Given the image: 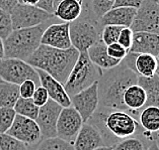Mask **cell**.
Masks as SVG:
<instances>
[{
	"mask_svg": "<svg viewBox=\"0 0 159 150\" xmlns=\"http://www.w3.org/2000/svg\"><path fill=\"white\" fill-rule=\"evenodd\" d=\"M149 138H150V139H153L154 141H155V140H157V139H159V131H158L157 133H155V134H152V135H151Z\"/></svg>",
	"mask_w": 159,
	"mask_h": 150,
	"instance_id": "cell-46",
	"label": "cell"
},
{
	"mask_svg": "<svg viewBox=\"0 0 159 150\" xmlns=\"http://www.w3.org/2000/svg\"><path fill=\"white\" fill-rule=\"evenodd\" d=\"M102 71L91 63L87 52H80L67 81L63 85L69 97L86 89L92 84L98 82Z\"/></svg>",
	"mask_w": 159,
	"mask_h": 150,
	"instance_id": "cell-5",
	"label": "cell"
},
{
	"mask_svg": "<svg viewBox=\"0 0 159 150\" xmlns=\"http://www.w3.org/2000/svg\"><path fill=\"white\" fill-rule=\"evenodd\" d=\"M95 150H112V146H107V145L100 146V147L96 148Z\"/></svg>",
	"mask_w": 159,
	"mask_h": 150,
	"instance_id": "cell-44",
	"label": "cell"
},
{
	"mask_svg": "<svg viewBox=\"0 0 159 150\" xmlns=\"http://www.w3.org/2000/svg\"><path fill=\"white\" fill-rule=\"evenodd\" d=\"M49 99L50 98H49L47 91H46L45 88H43L42 86H38L36 88V90H34V95L32 97V100L34 101V103L36 104L39 108H41L42 106H44L45 104L48 102Z\"/></svg>",
	"mask_w": 159,
	"mask_h": 150,
	"instance_id": "cell-36",
	"label": "cell"
},
{
	"mask_svg": "<svg viewBox=\"0 0 159 150\" xmlns=\"http://www.w3.org/2000/svg\"><path fill=\"white\" fill-rule=\"evenodd\" d=\"M0 79L3 82L14 84L19 86L26 80H30L38 86H40V78L34 68L26 61L17 59L0 60Z\"/></svg>",
	"mask_w": 159,
	"mask_h": 150,
	"instance_id": "cell-7",
	"label": "cell"
},
{
	"mask_svg": "<svg viewBox=\"0 0 159 150\" xmlns=\"http://www.w3.org/2000/svg\"><path fill=\"white\" fill-rule=\"evenodd\" d=\"M18 87H19V95H20V98L30 99L33 97L34 92L37 88V85L34 84L33 81L26 80L24 83H21L19 85Z\"/></svg>",
	"mask_w": 159,
	"mask_h": 150,
	"instance_id": "cell-37",
	"label": "cell"
},
{
	"mask_svg": "<svg viewBox=\"0 0 159 150\" xmlns=\"http://www.w3.org/2000/svg\"><path fill=\"white\" fill-rule=\"evenodd\" d=\"M18 4L17 0H0V9L6 11L10 14L12 9Z\"/></svg>",
	"mask_w": 159,
	"mask_h": 150,
	"instance_id": "cell-40",
	"label": "cell"
},
{
	"mask_svg": "<svg viewBox=\"0 0 159 150\" xmlns=\"http://www.w3.org/2000/svg\"><path fill=\"white\" fill-rule=\"evenodd\" d=\"M123 27L116 25H106L102 26V32H100V40L104 44L110 45L115 42H118L119 35L121 33V30Z\"/></svg>",
	"mask_w": 159,
	"mask_h": 150,
	"instance_id": "cell-28",
	"label": "cell"
},
{
	"mask_svg": "<svg viewBox=\"0 0 159 150\" xmlns=\"http://www.w3.org/2000/svg\"><path fill=\"white\" fill-rule=\"evenodd\" d=\"M79 56V52L71 47L68 49H58L40 44L25 61L37 70H42L64 85Z\"/></svg>",
	"mask_w": 159,
	"mask_h": 150,
	"instance_id": "cell-2",
	"label": "cell"
},
{
	"mask_svg": "<svg viewBox=\"0 0 159 150\" xmlns=\"http://www.w3.org/2000/svg\"><path fill=\"white\" fill-rule=\"evenodd\" d=\"M37 72L39 78H40V86L46 89L49 95V98L57 104H59L62 108L70 107L71 100L69 95L66 93L63 85L44 71L37 70Z\"/></svg>",
	"mask_w": 159,
	"mask_h": 150,
	"instance_id": "cell-16",
	"label": "cell"
},
{
	"mask_svg": "<svg viewBox=\"0 0 159 150\" xmlns=\"http://www.w3.org/2000/svg\"><path fill=\"white\" fill-rule=\"evenodd\" d=\"M112 150H144V144L138 138H126L112 146Z\"/></svg>",
	"mask_w": 159,
	"mask_h": 150,
	"instance_id": "cell-33",
	"label": "cell"
},
{
	"mask_svg": "<svg viewBox=\"0 0 159 150\" xmlns=\"http://www.w3.org/2000/svg\"><path fill=\"white\" fill-rule=\"evenodd\" d=\"M147 150H159V147L157 146V144H156V142H153L152 144H151L150 146H149V148L147 149Z\"/></svg>",
	"mask_w": 159,
	"mask_h": 150,
	"instance_id": "cell-43",
	"label": "cell"
},
{
	"mask_svg": "<svg viewBox=\"0 0 159 150\" xmlns=\"http://www.w3.org/2000/svg\"><path fill=\"white\" fill-rule=\"evenodd\" d=\"M157 60H158V61H159V53H158V56H157Z\"/></svg>",
	"mask_w": 159,
	"mask_h": 150,
	"instance_id": "cell-49",
	"label": "cell"
},
{
	"mask_svg": "<svg viewBox=\"0 0 159 150\" xmlns=\"http://www.w3.org/2000/svg\"><path fill=\"white\" fill-rule=\"evenodd\" d=\"M155 142H156V144H157V146L159 147V139H157V140H155Z\"/></svg>",
	"mask_w": 159,
	"mask_h": 150,
	"instance_id": "cell-47",
	"label": "cell"
},
{
	"mask_svg": "<svg viewBox=\"0 0 159 150\" xmlns=\"http://www.w3.org/2000/svg\"><path fill=\"white\" fill-rule=\"evenodd\" d=\"M82 13V3L77 0H62V1L55 7L54 15L63 22L75 21L81 16Z\"/></svg>",
	"mask_w": 159,
	"mask_h": 150,
	"instance_id": "cell-21",
	"label": "cell"
},
{
	"mask_svg": "<svg viewBox=\"0 0 159 150\" xmlns=\"http://www.w3.org/2000/svg\"><path fill=\"white\" fill-rule=\"evenodd\" d=\"M86 52L91 63L95 65L102 71L111 70V69L119 66L120 63H121V60L111 59L107 55V45L102 41V40H99L96 44L89 48Z\"/></svg>",
	"mask_w": 159,
	"mask_h": 150,
	"instance_id": "cell-19",
	"label": "cell"
},
{
	"mask_svg": "<svg viewBox=\"0 0 159 150\" xmlns=\"http://www.w3.org/2000/svg\"><path fill=\"white\" fill-rule=\"evenodd\" d=\"M157 2V4H158V6H159V1H156Z\"/></svg>",
	"mask_w": 159,
	"mask_h": 150,
	"instance_id": "cell-50",
	"label": "cell"
},
{
	"mask_svg": "<svg viewBox=\"0 0 159 150\" xmlns=\"http://www.w3.org/2000/svg\"><path fill=\"white\" fill-rule=\"evenodd\" d=\"M137 9L131 7H112L99 20L102 26L116 25L121 27H131Z\"/></svg>",
	"mask_w": 159,
	"mask_h": 150,
	"instance_id": "cell-18",
	"label": "cell"
},
{
	"mask_svg": "<svg viewBox=\"0 0 159 150\" xmlns=\"http://www.w3.org/2000/svg\"><path fill=\"white\" fill-rule=\"evenodd\" d=\"M98 88V81L70 97L71 106L79 113L83 123L88 122L99 106Z\"/></svg>",
	"mask_w": 159,
	"mask_h": 150,
	"instance_id": "cell-10",
	"label": "cell"
},
{
	"mask_svg": "<svg viewBox=\"0 0 159 150\" xmlns=\"http://www.w3.org/2000/svg\"><path fill=\"white\" fill-rule=\"evenodd\" d=\"M7 135L15 138L25 145H34L42 140V134L36 120L16 115Z\"/></svg>",
	"mask_w": 159,
	"mask_h": 150,
	"instance_id": "cell-11",
	"label": "cell"
},
{
	"mask_svg": "<svg viewBox=\"0 0 159 150\" xmlns=\"http://www.w3.org/2000/svg\"><path fill=\"white\" fill-rule=\"evenodd\" d=\"M19 98L20 95L17 85L6 82L0 83V108H13Z\"/></svg>",
	"mask_w": 159,
	"mask_h": 150,
	"instance_id": "cell-25",
	"label": "cell"
},
{
	"mask_svg": "<svg viewBox=\"0 0 159 150\" xmlns=\"http://www.w3.org/2000/svg\"><path fill=\"white\" fill-rule=\"evenodd\" d=\"M16 113L13 108H0V134H5L13 123Z\"/></svg>",
	"mask_w": 159,
	"mask_h": 150,
	"instance_id": "cell-29",
	"label": "cell"
},
{
	"mask_svg": "<svg viewBox=\"0 0 159 150\" xmlns=\"http://www.w3.org/2000/svg\"><path fill=\"white\" fill-rule=\"evenodd\" d=\"M37 7L48 13L54 14V0H40Z\"/></svg>",
	"mask_w": 159,
	"mask_h": 150,
	"instance_id": "cell-39",
	"label": "cell"
},
{
	"mask_svg": "<svg viewBox=\"0 0 159 150\" xmlns=\"http://www.w3.org/2000/svg\"><path fill=\"white\" fill-rule=\"evenodd\" d=\"M100 146H104V141L98 128L91 123H83L73 142L74 150H95Z\"/></svg>",
	"mask_w": 159,
	"mask_h": 150,
	"instance_id": "cell-15",
	"label": "cell"
},
{
	"mask_svg": "<svg viewBox=\"0 0 159 150\" xmlns=\"http://www.w3.org/2000/svg\"><path fill=\"white\" fill-rule=\"evenodd\" d=\"M138 75L125 65L102 72L98 80V100L102 108L128 112L123 103V95L132 85L137 84Z\"/></svg>",
	"mask_w": 159,
	"mask_h": 150,
	"instance_id": "cell-1",
	"label": "cell"
},
{
	"mask_svg": "<svg viewBox=\"0 0 159 150\" xmlns=\"http://www.w3.org/2000/svg\"><path fill=\"white\" fill-rule=\"evenodd\" d=\"M107 55L110 56L111 59L118 60H123L127 56V53L129 52L125 48H123L119 42H115L107 47Z\"/></svg>",
	"mask_w": 159,
	"mask_h": 150,
	"instance_id": "cell-34",
	"label": "cell"
},
{
	"mask_svg": "<svg viewBox=\"0 0 159 150\" xmlns=\"http://www.w3.org/2000/svg\"><path fill=\"white\" fill-rule=\"evenodd\" d=\"M68 22L53 23L47 26L41 37V44L58 49H68L72 47Z\"/></svg>",
	"mask_w": 159,
	"mask_h": 150,
	"instance_id": "cell-14",
	"label": "cell"
},
{
	"mask_svg": "<svg viewBox=\"0 0 159 150\" xmlns=\"http://www.w3.org/2000/svg\"><path fill=\"white\" fill-rule=\"evenodd\" d=\"M143 0H115L112 7H131L138 9L141 6Z\"/></svg>",
	"mask_w": 159,
	"mask_h": 150,
	"instance_id": "cell-38",
	"label": "cell"
},
{
	"mask_svg": "<svg viewBox=\"0 0 159 150\" xmlns=\"http://www.w3.org/2000/svg\"><path fill=\"white\" fill-rule=\"evenodd\" d=\"M159 69V61L156 56L148 53H138L135 60V72L140 77H152Z\"/></svg>",
	"mask_w": 159,
	"mask_h": 150,
	"instance_id": "cell-24",
	"label": "cell"
},
{
	"mask_svg": "<svg viewBox=\"0 0 159 150\" xmlns=\"http://www.w3.org/2000/svg\"><path fill=\"white\" fill-rule=\"evenodd\" d=\"M99 21L93 22L90 19H76L69 24V33L72 47L80 52H86L100 40ZM100 24V23H99Z\"/></svg>",
	"mask_w": 159,
	"mask_h": 150,
	"instance_id": "cell-6",
	"label": "cell"
},
{
	"mask_svg": "<svg viewBox=\"0 0 159 150\" xmlns=\"http://www.w3.org/2000/svg\"><path fill=\"white\" fill-rule=\"evenodd\" d=\"M82 125V118L72 106L63 108L57 122V137L73 144Z\"/></svg>",
	"mask_w": 159,
	"mask_h": 150,
	"instance_id": "cell-12",
	"label": "cell"
},
{
	"mask_svg": "<svg viewBox=\"0 0 159 150\" xmlns=\"http://www.w3.org/2000/svg\"><path fill=\"white\" fill-rule=\"evenodd\" d=\"M62 1V0H54V10H55V7L59 4V3ZM77 1H79L80 3H83V0H77Z\"/></svg>",
	"mask_w": 159,
	"mask_h": 150,
	"instance_id": "cell-45",
	"label": "cell"
},
{
	"mask_svg": "<svg viewBox=\"0 0 159 150\" xmlns=\"http://www.w3.org/2000/svg\"><path fill=\"white\" fill-rule=\"evenodd\" d=\"M114 5L111 0H91V9L98 20H100L107 12H108Z\"/></svg>",
	"mask_w": 159,
	"mask_h": 150,
	"instance_id": "cell-31",
	"label": "cell"
},
{
	"mask_svg": "<svg viewBox=\"0 0 159 150\" xmlns=\"http://www.w3.org/2000/svg\"><path fill=\"white\" fill-rule=\"evenodd\" d=\"M62 109L63 108L59 104L51 99H49L48 102L39 109L36 122L40 128L42 137H57V122Z\"/></svg>",
	"mask_w": 159,
	"mask_h": 150,
	"instance_id": "cell-13",
	"label": "cell"
},
{
	"mask_svg": "<svg viewBox=\"0 0 159 150\" xmlns=\"http://www.w3.org/2000/svg\"><path fill=\"white\" fill-rule=\"evenodd\" d=\"M140 125L145 130L143 135L150 137L159 131V108L153 106L144 107L138 115Z\"/></svg>",
	"mask_w": 159,
	"mask_h": 150,
	"instance_id": "cell-22",
	"label": "cell"
},
{
	"mask_svg": "<svg viewBox=\"0 0 159 150\" xmlns=\"http://www.w3.org/2000/svg\"><path fill=\"white\" fill-rule=\"evenodd\" d=\"M123 103L127 111H131V115L135 119L138 117V111L144 108L146 103V93L138 84L132 85L123 95Z\"/></svg>",
	"mask_w": 159,
	"mask_h": 150,
	"instance_id": "cell-20",
	"label": "cell"
},
{
	"mask_svg": "<svg viewBox=\"0 0 159 150\" xmlns=\"http://www.w3.org/2000/svg\"><path fill=\"white\" fill-rule=\"evenodd\" d=\"M133 32L159 34V6L154 0H143L131 27Z\"/></svg>",
	"mask_w": 159,
	"mask_h": 150,
	"instance_id": "cell-9",
	"label": "cell"
},
{
	"mask_svg": "<svg viewBox=\"0 0 159 150\" xmlns=\"http://www.w3.org/2000/svg\"><path fill=\"white\" fill-rule=\"evenodd\" d=\"M1 82H3V81H2L1 79H0V83H1Z\"/></svg>",
	"mask_w": 159,
	"mask_h": 150,
	"instance_id": "cell-51",
	"label": "cell"
},
{
	"mask_svg": "<svg viewBox=\"0 0 159 150\" xmlns=\"http://www.w3.org/2000/svg\"><path fill=\"white\" fill-rule=\"evenodd\" d=\"M156 75H157V76L159 77V69H158V71L156 72Z\"/></svg>",
	"mask_w": 159,
	"mask_h": 150,
	"instance_id": "cell-48",
	"label": "cell"
},
{
	"mask_svg": "<svg viewBox=\"0 0 159 150\" xmlns=\"http://www.w3.org/2000/svg\"><path fill=\"white\" fill-rule=\"evenodd\" d=\"M0 150H29L26 145L7 134H0Z\"/></svg>",
	"mask_w": 159,
	"mask_h": 150,
	"instance_id": "cell-30",
	"label": "cell"
},
{
	"mask_svg": "<svg viewBox=\"0 0 159 150\" xmlns=\"http://www.w3.org/2000/svg\"><path fill=\"white\" fill-rule=\"evenodd\" d=\"M39 109L40 108L34 103L32 98L30 99L19 98L13 107V110L16 113V115L33 119V120H36L37 119Z\"/></svg>",
	"mask_w": 159,
	"mask_h": 150,
	"instance_id": "cell-26",
	"label": "cell"
},
{
	"mask_svg": "<svg viewBox=\"0 0 159 150\" xmlns=\"http://www.w3.org/2000/svg\"><path fill=\"white\" fill-rule=\"evenodd\" d=\"M154 1H159V0H154Z\"/></svg>",
	"mask_w": 159,
	"mask_h": 150,
	"instance_id": "cell-53",
	"label": "cell"
},
{
	"mask_svg": "<svg viewBox=\"0 0 159 150\" xmlns=\"http://www.w3.org/2000/svg\"><path fill=\"white\" fill-rule=\"evenodd\" d=\"M47 24L43 23L34 27L15 29L11 32L4 44V57L26 60L41 44L43 32Z\"/></svg>",
	"mask_w": 159,
	"mask_h": 150,
	"instance_id": "cell-3",
	"label": "cell"
},
{
	"mask_svg": "<svg viewBox=\"0 0 159 150\" xmlns=\"http://www.w3.org/2000/svg\"><path fill=\"white\" fill-rule=\"evenodd\" d=\"M95 112L92 117H94V126L102 125L104 128L99 131L103 137V133L107 131L112 136L120 139H126L132 136L137 131L138 122L130 113L121 110H110Z\"/></svg>",
	"mask_w": 159,
	"mask_h": 150,
	"instance_id": "cell-4",
	"label": "cell"
},
{
	"mask_svg": "<svg viewBox=\"0 0 159 150\" xmlns=\"http://www.w3.org/2000/svg\"><path fill=\"white\" fill-rule=\"evenodd\" d=\"M37 150H74L73 144L59 137L45 138L40 142Z\"/></svg>",
	"mask_w": 159,
	"mask_h": 150,
	"instance_id": "cell-27",
	"label": "cell"
},
{
	"mask_svg": "<svg viewBox=\"0 0 159 150\" xmlns=\"http://www.w3.org/2000/svg\"><path fill=\"white\" fill-rule=\"evenodd\" d=\"M111 1H115V0H111Z\"/></svg>",
	"mask_w": 159,
	"mask_h": 150,
	"instance_id": "cell-54",
	"label": "cell"
},
{
	"mask_svg": "<svg viewBox=\"0 0 159 150\" xmlns=\"http://www.w3.org/2000/svg\"><path fill=\"white\" fill-rule=\"evenodd\" d=\"M17 1H18V3H19V2H20V0H17Z\"/></svg>",
	"mask_w": 159,
	"mask_h": 150,
	"instance_id": "cell-52",
	"label": "cell"
},
{
	"mask_svg": "<svg viewBox=\"0 0 159 150\" xmlns=\"http://www.w3.org/2000/svg\"><path fill=\"white\" fill-rule=\"evenodd\" d=\"M40 0H20V4H25V5H32V6H37Z\"/></svg>",
	"mask_w": 159,
	"mask_h": 150,
	"instance_id": "cell-41",
	"label": "cell"
},
{
	"mask_svg": "<svg viewBox=\"0 0 159 150\" xmlns=\"http://www.w3.org/2000/svg\"><path fill=\"white\" fill-rule=\"evenodd\" d=\"M130 52L148 53L156 56L159 53V34L150 32H134Z\"/></svg>",
	"mask_w": 159,
	"mask_h": 150,
	"instance_id": "cell-17",
	"label": "cell"
},
{
	"mask_svg": "<svg viewBox=\"0 0 159 150\" xmlns=\"http://www.w3.org/2000/svg\"><path fill=\"white\" fill-rule=\"evenodd\" d=\"M13 30L34 27L51 20L55 15L38 8L37 6L18 4L10 12Z\"/></svg>",
	"mask_w": 159,
	"mask_h": 150,
	"instance_id": "cell-8",
	"label": "cell"
},
{
	"mask_svg": "<svg viewBox=\"0 0 159 150\" xmlns=\"http://www.w3.org/2000/svg\"><path fill=\"white\" fill-rule=\"evenodd\" d=\"M4 59V44H3V40L0 38V60Z\"/></svg>",
	"mask_w": 159,
	"mask_h": 150,
	"instance_id": "cell-42",
	"label": "cell"
},
{
	"mask_svg": "<svg viewBox=\"0 0 159 150\" xmlns=\"http://www.w3.org/2000/svg\"><path fill=\"white\" fill-rule=\"evenodd\" d=\"M133 30L130 27H123L121 30V33L119 35L118 42L122 45L123 48H125L128 52L132 45V41H133Z\"/></svg>",
	"mask_w": 159,
	"mask_h": 150,
	"instance_id": "cell-35",
	"label": "cell"
},
{
	"mask_svg": "<svg viewBox=\"0 0 159 150\" xmlns=\"http://www.w3.org/2000/svg\"><path fill=\"white\" fill-rule=\"evenodd\" d=\"M13 31L11 16L8 12L0 9V38L6 40L8 35Z\"/></svg>",
	"mask_w": 159,
	"mask_h": 150,
	"instance_id": "cell-32",
	"label": "cell"
},
{
	"mask_svg": "<svg viewBox=\"0 0 159 150\" xmlns=\"http://www.w3.org/2000/svg\"><path fill=\"white\" fill-rule=\"evenodd\" d=\"M137 84L144 89L146 93L144 107L153 106L159 108V77L156 74L148 78L138 76Z\"/></svg>",
	"mask_w": 159,
	"mask_h": 150,
	"instance_id": "cell-23",
	"label": "cell"
}]
</instances>
